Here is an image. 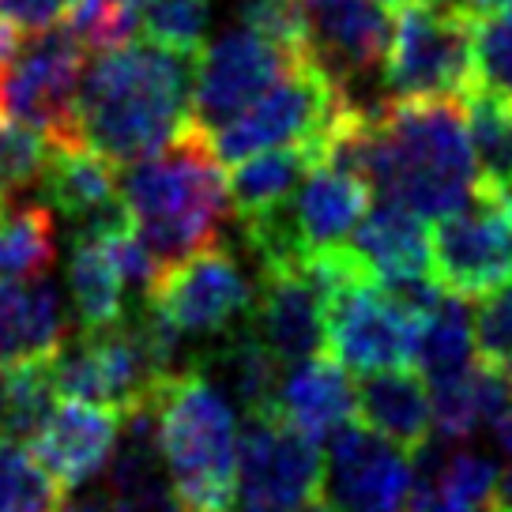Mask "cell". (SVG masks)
<instances>
[{
    "mask_svg": "<svg viewBox=\"0 0 512 512\" xmlns=\"http://www.w3.org/2000/svg\"><path fill=\"white\" fill-rule=\"evenodd\" d=\"M19 46H23V31H19L8 16H0V72L12 64V57L19 53Z\"/></svg>",
    "mask_w": 512,
    "mask_h": 512,
    "instance_id": "cell-39",
    "label": "cell"
},
{
    "mask_svg": "<svg viewBox=\"0 0 512 512\" xmlns=\"http://www.w3.org/2000/svg\"><path fill=\"white\" fill-rule=\"evenodd\" d=\"M53 384L68 400L98 403L125 415L136 403L155 400L159 377L147 366L140 343L125 320L106 328H83L80 336H68L49 354Z\"/></svg>",
    "mask_w": 512,
    "mask_h": 512,
    "instance_id": "cell-10",
    "label": "cell"
},
{
    "mask_svg": "<svg viewBox=\"0 0 512 512\" xmlns=\"http://www.w3.org/2000/svg\"><path fill=\"white\" fill-rule=\"evenodd\" d=\"M381 4H384V8H400L403 0H381Z\"/></svg>",
    "mask_w": 512,
    "mask_h": 512,
    "instance_id": "cell-45",
    "label": "cell"
},
{
    "mask_svg": "<svg viewBox=\"0 0 512 512\" xmlns=\"http://www.w3.org/2000/svg\"><path fill=\"white\" fill-rule=\"evenodd\" d=\"M362 181L381 200L445 219L479 196V170L456 98H392L369 110Z\"/></svg>",
    "mask_w": 512,
    "mask_h": 512,
    "instance_id": "cell-1",
    "label": "cell"
},
{
    "mask_svg": "<svg viewBox=\"0 0 512 512\" xmlns=\"http://www.w3.org/2000/svg\"><path fill=\"white\" fill-rule=\"evenodd\" d=\"M415 317L388 302L377 283H354L324 298V351L347 373L407 366L415 347Z\"/></svg>",
    "mask_w": 512,
    "mask_h": 512,
    "instance_id": "cell-13",
    "label": "cell"
},
{
    "mask_svg": "<svg viewBox=\"0 0 512 512\" xmlns=\"http://www.w3.org/2000/svg\"><path fill=\"white\" fill-rule=\"evenodd\" d=\"M64 490L16 441H0V512H57Z\"/></svg>",
    "mask_w": 512,
    "mask_h": 512,
    "instance_id": "cell-33",
    "label": "cell"
},
{
    "mask_svg": "<svg viewBox=\"0 0 512 512\" xmlns=\"http://www.w3.org/2000/svg\"><path fill=\"white\" fill-rule=\"evenodd\" d=\"M72 0H0V16H8L19 31H46L68 16Z\"/></svg>",
    "mask_w": 512,
    "mask_h": 512,
    "instance_id": "cell-37",
    "label": "cell"
},
{
    "mask_svg": "<svg viewBox=\"0 0 512 512\" xmlns=\"http://www.w3.org/2000/svg\"><path fill=\"white\" fill-rule=\"evenodd\" d=\"M351 245L366 256L377 283L384 279H400V275H422L430 272V234L426 219L415 211L400 208L392 200H381L377 208L358 219L351 230Z\"/></svg>",
    "mask_w": 512,
    "mask_h": 512,
    "instance_id": "cell-22",
    "label": "cell"
},
{
    "mask_svg": "<svg viewBox=\"0 0 512 512\" xmlns=\"http://www.w3.org/2000/svg\"><path fill=\"white\" fill-rule=\"evenodd\" d=\"M471 339L479 362L512 377V283L479 298V309L471 313Z\"/></svg>",
    "mask_w": 512,
    "mask_h": 512,
    "instance_id": "cell-36",
    "label": "cell"
},
{
    "mask_svg": "<svg viewBox=\"0 0 512 512\" xmlns=\"http://www.w3.org/2000/svg\"><path fill=\"white\" fill-rule=\"evenodd\" d=\"M471 354H475L471 313H467L464 298L445 294L441 305L415 324L411 358L418 362V373L426 381H441V377H452V373H464L471 366Z\"/></svg>",
    "mask_w": 512,
    "mask_h": 512,
    "instance_id": "cell-28",
    "label": "cell"
},
{
    "mask_svg": "<svg viewBox=\"0 0 512 512\" xmlns=\"http://www.w3.org/2000/svg\"><path fill=\"white\" fill-rule=\"evenodd\" d=\"M471 91L512 106V0L471 23Z\"/></svg>",
    "mask_w": 512,
    "mask_h": 512,
    "instance_id": "cell-31",
    "label": "cell"
},
{
    "mask_svg": "<svg viewBox=\"0 0 512 512\" xmlns=\"http://www.w3.org/2000/svg\"><path fill=\"white\" fill-rule=\"evenodd\" d=\"M241 505L268 512H298L324 490V456L317 441L290 430L279 415L249 418L238 437Z\"/></svg>",
    "mask_w": 512,
    "mask_h": 512,
    "instance_id": "cell-12",
    "label": "cell"
},
{
    "mask_svg": "<svg viewBox=\"0 0 512 512\" xmlns=\"http://www.w3.org/2000/svg\"><path fill=\"white\" fill-rule=\"evenodd\" d=\"M471 23L456 0H403L381 61L392 98H464L471 91Z\"/></svg>",
    "mask_w": 512,
    "mask_h": 512,
    "instance_id": "cell-5",
    "label": "cell"
},
{
    "mask_svg": "<svg viewBox=\"0 0 512 512\" xmlns=\"http://www.w3.org/2000/svg\"><path fill=\"white\" fill-rule=\"evenodd\" d=\"M95 57L76 98L80 140L117 166L155 155L189 121L192 57L155 42H128Z\"/></svg>",
    "mask_w": 512,
    "mask_h": 512,
    "instance_id": "cell-2",
    "label": "cell"
},
{
    "mask_svg": "<svg viewBox=\"0 0 512 512\" xmlns=\"http://www.w3.org/2000/svg\"><path fill=\"white\" fill-rule=\"evenodd\" d=\"M422 452H430L433 448L426 445ZM497 464L490 456H482L475 448H452L445 456H433L430 460V479L426 486L437 490V494L452 501L456 509L464 512H486L490 509V501H494V490H497Z\"/></svg>",
    "mask_w": 512,
    "mask_h": 512,
    "instance_id": "cell-30",
    "label": "cell"
},
{
    "mask_svg": "<svg viewBox=\"0 0 512 512\" xmlns=\"http://www.w3.org/2000/svg\"><path fill=\"white\" fill-rule=\"evenodd\" d=\"M400 512H464V509H456V505H452V501H445L437 490L422 486V490H415V494H411V501H407Z\"/></svg>",
    "mask_w": 512,
    "mask_h": 512,
    "instance_id": "cell-38",
    "label": "cell"
},
{
    "mask_svg": "<svg viewBox=\"0 0 512 512\" xmlns=\"http://www.w3.org/2000/svg\"><path fill=\"white\" fill-rule=\"evenodd\" d=\"M219 369L223 384L238 407L249 418H272L275 400H279V384H283V362L272 354V347L256 336V328L241 324L223 336V347L208 358Z\"/></svg>",
    "mask_w": 512,
    "mask_h": 512,
    "instance_id": "cell-24",
    "label": "cell"
},
{
    "mask_svg": "<svg viewBox=\"0 0 512 512\" xmlns=\"http://www.w3.org/2000/svg\"><path fill=\"white\" fill-rule=\"evenodd\" d=\"M61 23L87 53L121 49L140 34V0H72Z\"/></svg>",
    "mask_w": 512,
    "mask_h": 512,
    "instance_id": "cell-32",
    "label": "cell"
},
{
    "mask_svg": "<svg viewBox=\"0 0 512 512\" xmlns=\"http://www.w3.org/2000/svg\"><path fill=\"white\" fill-rule=\"evenodd\" d=\"M456 4H460L471 19H479V16H490V12H497V8H505L509 0H456Z\"/></svg>",
    "mask_w": 512,
    "mask_h": 512,
    "instance_id": "cell-43",
    "label": "cell"
},
{
    "mask_svg": "<svg viewBox=\"0 0 512 512\" xmlns=\"http://www.w3.org/2000/svg\"><path fill=\"white\" fill-rule=\"evenodd\" d=\"M354 418L377 437L418 456L433 441L430 384L407 366L362 373V381L354 384Z\"/></svg>",
    "mask_w": 512,
    "mask_h": 512,
    "instance_id": "cell-19",
    "label": "cell"
},
{
    "mask_svg": "<svg viewBox=\"0 0 512 512\" xmlns=\"http://www.w3.org/2000/svg\"><path fill=\"white\" fill-rule=\"evenodd\" d=\"M121 437V415L113 407L68 400L53 403L46 422L31 437V456L49 471L61 490H80L110 464Z\"/></svg>",
    "mask_w": 512,
    "mask_h": 512,
    "instance_id": "cell-17",
    "label": "cell"
},
{
    "mask_svg": "<svg viewBox=\"0 0 512 512\" xmlns=\"http://www.w3.org/2000/svg\"><path fill=\"white\" fill-rule=\"evenodd\" d=\"M249 317L283 366L324 354V298L302 264H260Z\"/></svg>",
    "mask_w": 512,
    "mask_h": 512,
    "instance_id": "cell-16",
    "label": "cell"
},
{
    "mask_svg": "<svg viewBox=\"0 0 512 512\" xmlns=\"http://www.w3.org/2000/svg\"><path fill=\"white\" fill-rule=\"evenodd\" d=\"M490 426H494V441H497V448H501V452L509 456V464H512V396L505 400V407L497 411Z\"/></svg>",
    "mask_w": 512,
    "mask_h": 512,
    "instance_id": "cell-40",
    "label": "cell"
},
{
    "mask_svg": "<svg viewBox=\"0 0 512 512\" xmlns=\"http://www.w3.org/2000/svg\"><path fill=\"white\" fill-rule=\"evenodd\" d=\"M486 512H490V509H486Z\"/></svg>",
    "mask_w": 512,
    "mask_h": 512,
    "instance_id": "cell-47",
    "label": "cell"
},
{
    "mask_svg": "<svg viewBox=\"0 0 512 512\" xmlns=\"http://www.w3.org/2000/svg\"><path fill=\"white\" fill-rule=\"evenodd\" d=\"M392 38V8L381 0H324L309 8V57L343 87L377 72Z\"/></svg>",
    "mask_w": 512,
    "mask_h": 512,
    "instance_id": "cell-18",
    "label": "cell"
},
{
    "mask_svg": "<svg viewBox=\"0 0 512 512\" xmlns=\"http://www.w3.org/2000/svg\"><path fill=\"white\" fill-rule=\"evenodd\" d=\"M68 339L61 294L42 279H0V366L46 358Z\"/></svg>",
    "mask_w": 512,
    "mask_h": 512,
    "instance_id": "cell-21",
    "label": "cell"
},
{
    "mask_svg": "<svg viewBox=\"0 0 512 512\" xmlns=\"http://www.w3.org/2000/svg\"><path fill=\"white\" fill-rule=\"evenodd\" d=\"M68 290L83 328H106L125 317V279L102 238H91V234L72 238Z\"/></svg>",
    "mask_w": 512,
    "mask_h": 512,
    "instance_id": "cell-25",
    "label": "cell"
},
{
    "mask_svg": "<svg viewBox=\"0 0 512 512\" xmlns=\"http://www.w3.org/2000/svg\"><path fill=\"white\" fill-rule=\"evenodd\" d=\"M208 0H140V31L147 42L196 57L208 34Z\"/></svg>",
    "mask_w": 512,
    "mask_h": 512,
    "instance_id": "cell-34",
    "label": "cell"
},
{
    "mask_svg": "<svg viewBox=\"0 0 512 512\" xmlns=\"http://www.w3.org/2000/svg\"><path fill=\"white\" fill-rule=\"evenodd\" d=\"M57 512H110V501H106V494H83V497H68V501L61 497Z\"/></svg>",
    "mask_w": 512,
    "mask_h": 512,
    "instance_id": "cell-41",
    "label": "cell"
},
{
    "mask_svg": "<svg viewBox=\"0 0 512 512\" xmlns=\"http://www.w3.org/2000/svg\"><path fill=\"white\" fill-rule=\"evenodd\" d=\"M144 298L159 305L185 336H226L253 313V287L223 238L170 264Z\"/></svg>",
    "mask_w": 512,
    "mask_h": 512,
    "instance_id": "cell-11",
    "label": "cell"
},
{
    "mask_svg": "<svg viewBox=\"0 0 512 512\" xmlns=\"http://www.w3.org/2000/svg\"><path fill=\"white\" fill-rule=\"evenodd\" d=\"M162 467L189 512H230L238 494V422L204 366L155 388Z\"/></svg>",
    "mask_w": 512,
    "mask_h": 512,
    "instance_id": "cell-4",
    "label": "cell"
},
{
    "mask_svg": "<svg viewBox=\"0 0 512 512\" xmlns=\"http://www.w3.org/2000/svg\"><path fill=\"white\" fill-rule=\"evenodd\" d=\"M324 479L343 512H400L418 490V467L411 452L377 437L362 422H343L332 433Z\"/></svg>",
    "mask_w": 512,
    "mask_h": 512,
    "instance_id": "cell-14",
    "label": "cell"
},
{
    "mask_svg": "<svg viewBox=\"0 0 512 512\" xmlns=\"http://www.w3.org/2000/svg\"><path fill=\"white\" fill-rule=\"evenodd\" d=\"M298 512H343L336 505V501H324V497H317V501H309V505H302Z\"/></svg>",
    "mask_w": 512,
    "mask_h": 512,
    "instance_id": "cell-44",
    "label": "cell"
},
{
    "mask_svg": "<svg viewBox=\"0 0 512 512\" xmlns=\"http://www.w3.org/2000/svg\"><path fill=\"white\" fill-rule=\"evenodd\" d=\"M234 170L226 177V196L238 219H253L260 211H272L298 189L313 166H317V147L313 144H290L268 147L245 159L230 162Z\"/></svg>",
    "mask_w": 512,
    "mask_h": 512,
    "instance_id": "cell-23",
    "label": "cell"
},
{
    "mask_svg": "<svg viewBox=\"0 0 512 512\" xmlns=\"http://www.w3.org/2000/svg\"><path fill=\"white\" fill-rule=\"evenodd\" d=\"M275 415L309 441H324L354 418V384L332 354H313L283 373Z\"/></svg>",
    "mask_w": 512,
    "mask_h": 512,
    "instance_id": "cell-20",
    "label": "cell"
},
{
    "mask_svg": "<svg viewBox=\"0 0 512 512\" xmlns=\"http://www.w3.org/2000/svg\"><path fill=\"white\" fill-rule=\"evenodd\" d=\"M38 185L49 211H61L64 219H72L76 234L106 238L132 226L117 189V162L83 140H49Z\"/></svg>",
    "mask_w": 512,
    "mask_h": 512,
    "instance_id": "cell-15",
    "label": "cell"
},
{
    "mask_svg": "<svg viewBox=\"0 0 512 512\" xmlns=\"http://www.w3.org/2000/svg\"><path fill=\"white\" fill-rule=\"evenodd\" d=\"M464 106L479 192H512V106L482 91H467Z\"/></svg>",
    "mask_w": 512,
    "mask_h": 512,
    "instance_id": "cell-29",
    "label": "cell"
},
{
    "mask_svg": "<svg viewBox=\"0 0 512 512\" xmlns=\"http://www.w3.org/2000/svg\"><path fill=\"white\" fill-rule=\"evenodd\" d=\"M49 155V136L34 125L0 117V200L38 185Z\"/></svg>",
    "mask_w": 512,
    "mask_h": 512,
    "instance_id": "cell-35",
    "label": "cell"
},
{
    "mask_svg": "<svg viewBox=\"0 0 512 512\" xmlns=\"http://www.w3.org/2000/svg\"><path fill=\"white\" fill-rule=\"evenodd\" d=\"M87 49L68 34L64 23L34 31L19 46L12 64L0 72V117L34 125L49 140H80L76 98L87 68Z\"/></svg>",
    "mask_w": 512,
    "mask_h": 512,
    "instance_id": "cell-7",
    "label": "cell"
},
{
    "mask_svg": "<svg viewBox=\"0 0 512 512\" xmlns=\"http://www.w3.org/2000/svg\"><path fill=\"white\" fill-rule=\"evenodd\" d=\"M0 211H4V200H0Z\"/></svg>",
    "mask_w": 512,
    "mask_h": 512,
    "instance_id": "cell-46",
    "label": "cell"
},
{
    "mask_svg": "<svg viewBox=\"0 0 512 512\" xmlns=\"http://www.w3.org/2000/svg\"><path fill=\"white\" fill-rule=\"evenodd\" d=\"M490 512H512V467L505 475H497V490L490 501Z\"/></svg>",
    "mask_w": 512,
    "mask_h": 512,
    "instance_id": "cell-42",
    "label": "cell"
},
{
    "mask_svg": "<svg viewBox=\"0 0 512 512\" xmlns=\"http://www.w3.org/2000/svg\"><path fill=\"white\" fill-rule=\"evenodd\" d=\"M117 189L136 238L159 260L162 272L211 245L230 215L223 162L208 132L192 121H185V128L155 155L125 162Z\"/></svg>",
    "mask_w": 512,
    "mask_h": 512,
    "instance_id": "cell-3",
    "label": "cell"
},
{
    "mask_svg": "<svg viewBox=\"0 0 512 512\" xmlns=\"http://www.w3.org/2000/svg\"><path fill=\"white\" fill-rule=\"evenodd\" d=\"M57 264V223L49 204L0 211V279H42Z\"/></svg>",
    "mask_w": 512,
    "mask_h": 512,
    "instance_id": "cell-27",
    "label": "cell"
},
{
    "mask_svg": "<svg viewBox=\"0 0 512 512\" xmlns=\"http://www.w3.org/2000/svg\"><path fill=\"white\" fill-rule=\"evenodd\" d=\"M53 369L46 358H16L0 366V441H31L53 411Z\"/></svg>",
    "mask_w": 512,
    "mask_h": 512,
    "instance_id": "cell-26",
    "label": "cell"
},
{
    "mask_svg": "<svg viewBox=\"0 0 512 512\" xmlns=\"http://www.w3.org/2000/svg\"><path fill=\"white\" fill-rule=\"evenodd\" d=\"M351 102V87L328 76L313 57H305L294 68H287L253 106H245L226 125L211 128V147H215L219 162H238L245 155L268 151V147H317L324 128Z\"/></svg>",
    "mask_w": 512,
    "mask_h": 512,
    "instance_id": "cell-6",
    "label": "cell"
},
{
    "mask_svg": "<svg viewBox=\"0 0 512 512\" xmlns=\"http://www.w3.org/2000/svg\"><path fill=\"white\" fill-rule=\"evenodd\" d=\"M298 61L305 57H294L253 27H230L211 46H200V64H192L189 121L204 132L226 125Z\"/></svg>",
    "mask_w": 512,
    "mask_h": 512,
    "instance_id": "cell-9",
    "label": "cell"
},
{
    "mask_svg": "<svg viewBox=\"0 0 512 512\" xmlns=\"http://www.w3.org/2000/svg\"><path fill=\"white\" fill-rule=\"evenodd\" d=\"M430 275L456 298H482L512 283V192H479L467 208L437 219Z\"/></svg>",
    "mask_w": 512,
    "mask_h": 512,
    "instance_id": "cell-8",
    "label": "cell"
}]
</instances>
